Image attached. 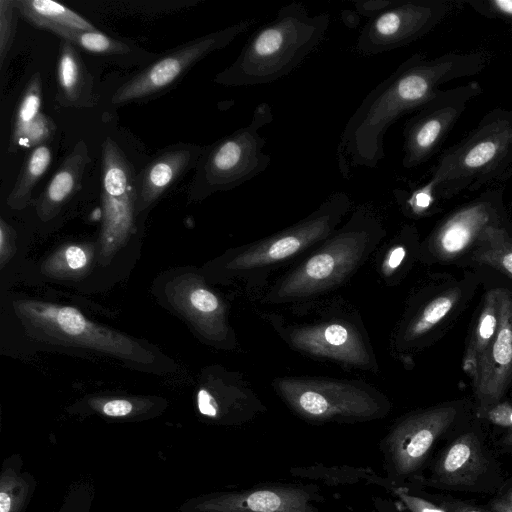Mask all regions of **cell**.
Segmentation results:
<instances>
[{
  "instance_id": "cell-1",
  "label": "cell",
  "mask_w": 512,
  "mask_h": 512,
  "mask_svg": "<svg viewBox=\"0 0 512 512\" xmlns=\"http://www.w3.org/2000/svg\"><path fill=\"white\" fill-rule=\"evenodd\" d=\"M486 51H451L434 58L415 53L374 87L349 118L339 154L351 165L375 168L383 160L384 136L404 115L416 112L455 79L481 73L489 64Z\"/></svg>"
},
{
  "instance_id": "cell-2",
  "label": "cell",
  "mask_w": 512,
  "mask_h": 512,
  "mask_svg": "<svg viewBox=\"0 0 512 512\" xmlns=\"http://www.w3.org/2000/svg\"><path fill=\"white\" fill-rule=\"evenodd\" d=\"M329 24L328 13L311 15L302 3L282 6L274 19L249 37L236 60L215 77V82L246 87L279 80L318 47Z\"/></svg>"
},
{
  "instance_id": "cell-3",
  "label": "cell",
  "mask_w": 512,
  "mask_h": 512,
  "mask_svg": "<svg viewBox=\"0 0 512 512\" xmlns=\"http://www.w3.org/2000/svg\"><path fill=\"white\" fill-rule=\"evenodd\" d=\"M512 173V108L487 112L477 126L445 150L431 171L439 199L473 192Z\"/></svg>"
},
{
  "instance_id": "cell-4",
  "label": "cell",
  "mask_w": 512,
  "mask_h": 512,
  "mask_svg": "<svg viewBox=\"0 0 512 512\" xmlns=\"http://www.w3.org/2000/svg\"><path fill=\"white\" fill-rule=\"evenodd\" d=\"M384 235L379 220L359 209L319 251L287 275L272 292L274 301L296 300L331 288L347 277Z\"/></svg>"
},
{
  "instance_id": "cell-5",
  "label": "cell",
  "mask_w": 512,
  "mask_h": 512,
  "mask_svg": "<svg viewBox=\"0 0 512 512\" xmlns=\"http://www.w3.org/2000/svg\"><path fill=\"white\" fill-rule=\"evenodd\" d=\"M14 310L25 332L38 341L92 349L138 364L154 360L137 341L91 321L75 307L22 300L14 303Z\"/></svg>"
},
{
  "instance_id": "cell-6",
  "label": "cell",
  "mask_w": 512,
  "mask_h": 512,
  "mask_svg": "<svg viewBox=\"0 0 512 512\" xmlns=\"http://www.w3.org/2000/svg\"><path fill=\"white\" fill-rule=\"evenodd\" d=\"M275 389L288 408L312 424L359 423L384 418L390 404L363 384L323 378H281Z\"/></svg>"
},
{
  "instance_id": "cell-7",
  "label": "cell",
  "mask_w": 512,
  "mask_h": 512,
  "mask_svg": "<svg viewBox=\"0 0 512 512\" xmlns=\"http://www.w3.org/2000/svg\"><path fill=\"white\" fill-rule=\"evenodd\" d=\"M273 120L271 106L258 104L250 122L206 149L198 168L196 188L202 196L240 186L264 172L271 161L263 151L259 130Z\"/></svg>"
},
{
  "instance_id": "cell-8",
  "label": "cell",
  "mask_w": 512,
  "mask_h": 512,
  "mask_svg": "<svg viewBox=\"0 0 512 512\" xmlns=\"http://www.w3.org/2000/svg\"><path fill=\"white\" fill-rule=\"evenodd\" d=\"M350 206L351 200L346 193L331 194L301 221L236 253L228 261L227 269L244 272L264 268L327 240L336 231Z\"/></svg>"
},
{
  "instance_id": "cell-9",
  "label": "cell",
  "mask_w": 512,
  "mask_h": 512,
  "mask_svg": "<svg viewBox=\"0 0 512 512\" xmlns=\"http://www.w3.org/2000/svg\"><path fill=\"white\" fill-rule=\"evenodd\" d=\"M464 1L397 0L369 19L361 30L355 50L362 56H374L406 46L431 32Z\"/></svg>"
},
{
  "instance_id": "cell-10",
  "label": "cell",
  "mask_w": 512,
  "mask_h": 512,
  "mask_svg": "<svg viewBox=\"0 0 512 512\" xmlns=\"http://www.w3.org/2000/svg\"><path fill=\"white\" fill-rule=\"evenodd\" d=\"M456 414L455 407L440 406L412 413L395 423L379 443L385 477L393 484H403L415 475Z\"/></svg>"
},
{
  "instance_id": "cell-11",
  "label": "cell",
  "mask_w": 512,
  "mask_h": 512,
  "mask_svg": "<svg viewBox=\"0 0 512 512\" xmlns=\"http://www.w3.org/2000/svg\"><path fill=\"white\" fill-rule=\"evenodd\" d=\"M136 181L122 150L110 138L102 146L103 222L99 259L107 264L127 243L134 231Z\"/></svg>"
},
{
  "instance_id": "cell-12",
  "label": "cell",
  "mask_w": 512,
  "mask_h": 512,
  "mask_svg": "<svg viewBox=\"0 0 512 512\" xmlns=\"http://www.w3.org/2000/svg\"><path fill=\"white\" fill-rule=\"evenodd\" d=\"M483 89L477 81L442 89L406 122L402 165L415 168L428 161L440 148L470 101Z\"/></svg>"
},
{
  "instance_id": "cell-13",
  "label": "cell",
  "mask_w": 512,
  "mask_h": 512,
  "mask_svg": "<svg viewBox=\"0 0 512 512\" xmlns=\"http://www.w3.org/2000/svg\"><path fill=\"white\" fill-rule=\"evenodd\" d=\"M256 19L241 20L222 30L197 38L162 56L130 80L122 84L112 96L113 104H124L144 99L168 88L194 64L229 45L237 36L249 30Z\"/></svg>"
},
{
  "instance_id": "cell-14",
  "label": "cell",
  "mask_w": 512,
  "mask_h": 512,
  "mask_svg": "<svg viewBox=\"0 0 512 512\" xmlns=\"http://www.w3.org/2000/svg\"><path fill=\"white\" fill-rule=\"evenodd\" d=\"M324 497L315 484L272 483L192 497L180 512H320Z\"/></svg>"
},
{
  "instance_id": "cell-15",
  "label": "cell",
  "mask_w": 512,
  "mask_h": 512,
  "mask_svg": "<svg viewBox=\"0 0 512 512\" xmlns=\"http://www.w3.org/2000/svg\"><path fill=\"white\" fill-rule=\"evenodd\" d=\"M501 189H489L447 216L434 231L430 245L443 260H451L476 244L483 231L502 223Z\"/></svg>"
},
{
  "instance_id": "cell-16",
  "label": "cell",
  "mask_w": 512,
  "mask_h": 512,
  "mask_svg": "<svg viewBox=\"0 0 512 512\" xmlns=\"http://www.w3.org/2000/svg\"><path fill=\"white\" fill-rule=\"evenodd\" d=\"M512 378V295L499 292V325L472 379L481 412L497 404Z\"/></svg>"
},
{
  "instance_id": "cell-17",
  "label": "cell",
  "mask_w": 512,
  "mask_h": 512,
  "mask_svg": "<svg viewBox=\"0 0 512 512\" xmlns=\"http://www.w3.org/2000/svg\"><path fill=\"white\" fill-rule=\"evenodd\" d=\"M170 303L209 340L222 341L228 335L225 307L220 298L195 275H181L167 286Z\"/></svg>"
},
{
  "instance_id": "cell-18",
  "label": "cell",
  "mask_w": 512,
  "mask_h": 512,
  "mask_svg": "<svg viewBox=\"0 0 512 512\" xmlns=\"http://www.w3.org/2000/svg\"><path fill=\"white\" fill-rule=\"evenodd\" d=\"M289 340L295 348L310 355L360 367L371 364L363 339L346 324L330 322L301 327L290 332Z\"/></svg>"
},
{
  "instance_id": "cell-19",
  "label": "cell",
  "mask_w": 512,
  "mask_h": 512,
  "mask_svg": "<svg viewBox=\"0 0 512 512\" xmlns=\"http://www.w3.org/2000/svg\"><path fill=\"white\" fill-rule=\"evenodd\" d=\"M196 401L199 414L218 425H241L266 410L250 390L235 385L203 387Z\"/></svg>"
},
{
  "instance_id": "cell-20",
  "label": "cell",
  "mask_w": 512,
  "mask_h": 512,
  "mask_svg": "<svg viewBox=\"0 0 512 512\" xmlns=\"http://www.w3.org/2000/svg\"><path fill=\"white\" fill-rule=\"evenodd\" d=\"M206 149L174 148L152 160L137 180L136 210L140 212L157 201L187 168L201 159Z\"/></svg>"
},
{
  "instance_id": "cell-21",
  "label": "cell",
  "mask_w": 512,
  "mask_h": 512,
  "mask_svg": "<svg viewBox=\"0 0 512 512\" xmlns=\"http://www.w3.org/2000/svg\"><path fill=\"white\" fill-rule=\"evenodd\" d=\"M485 467L486 459L477 437L466 433L455 439L437 459L429 483L443 487L470 486Z\"/></svg>"
},
{
  "instance_id": "cell-22",
  "label": "cell",
  "mask_w": 512,
  "mask_h": 512,
  "mask_svg": "<svg viewBox=\"0 0 512 512\" xmlns=\"http://www.w3.org/2000/svg\"><path fill=\"white\" fill-rule=\"evenodd\" d=\"M89 162L88 148L80 141L64 159L37 200L36 210L42 220L54 217L66 201L80 189Z\"/></svg>"
},
{
  "instance_id": "cell-23",
  "label": "cell",
  "mask_w": 512,
  "mask_h": 512,
  "mask_svg": "<svg viewBox=\"0 0 512 512\" xmlns=\"http://www.w3.org/2000/svg\"><path fill=\"white\" fill-rule=\"evenodd\" d=\"M58 101L65 106L88 105L92 82L73 44L62 40L58 66Z\"/></svg>"
},
{
  "instance_id": "cell-24",
  "label": "cell",
  "mask_w": 512,
  "mask_h": 512,
  "mask_svg": "<svg viewBox=\"0 0 512 512\" xmlns=\"http://www.w3.org/2000/svg\"><path fill=\"white\" fill-rule=\"evenodd\" d=\"M36 488L20 455L6 457L0 472V512H25Z\"/></svg>"
},
{
  "instance_id": "cell-25",
  "label": "cell",
  "mask_w": 512,
  "mask_h": 512,
  "mask_svg": "<svg viewBox=\"0 0 512 512\" xmlns=\"http://www.w3.org/2000/svg\"><path fill=\"white\" fill-rule=\"evenodd\" d=\"M19 14L39 28L94 31L95 27L68 7L51 0H15Z\"/></svg>"
},
{
  "instance_id": "cell-26",
  "label": "cell",
  "mask_w": 512,
  "mask_h": 512,
  "mask_svg": "<svg viewBox=\"0 0 512 512\" xmlns=\"http://www.w3.org/2000/svg\"><path fill=\"white\" fill-rule=\"evenodd\" d=\"M290 475L295 478L319 481L327 485H352L357 483L373 484L388 490L391 482L374 470L367 467L350 465L313 464L296 466L290 469Z\"/></svg>"
},
{
  "instance_id": "cell-27",
  "label": "cell",
  "mask_w": 512,
  "mask_h": 512,
  "mask_svg": "<svg viewBox=\"0 0 512 512\" xmlns=\"http://www.w3.org/2000/svg\"><path fill=\"white\" fill-rule=\"evenodd\" d=\"M499 292L500 289H494L486 293L482 311L463 359V369L472 379L482 354L493 341L498 329Z\"/></svg>"
},
{
  "instance_id": "cell-28",
  "label": "cell",
  "mask_w": 512,
  "mask_h": 512,
  "mask_svg": "<svg viewBox=\"0 0 512 512\" xmlns=\"http://www.w3.org/2000/svg\"><path fill=\"white\" fill-rule=\"evenodd\" d=\"M474 260L494 267L512 278V238L502 223L487 227L478 241Z\"/></svg>"
},
{
  "instance_id": "cell-29",
  "label": "cell",
  "mask_w": 512,
  "mask_h": 512,
  "mask_svg": "<svg viewBox=\"0 0 512 512\" xmlns=\"http://www.w3.org/2000/svg\"><path fill=\"white\" fill-rule=\"evenodd\" d=\"M51 158V149L48 145L43 144L33 148L7 198V205L10 208L19 210L27 206L32 190L48 169Z\"/></svg>"
},
{
  "instance_id": "cell-30",
  "label": "cell",
  "mask_w": 512,
  "mask_h": 512,
  "mask_svg": "<svg viewBox=\"0 0 512 512\" xmlns=\"http://www.w3.org/2000/svg\"><path fill=\"white\" fill-rule=\"evenodd\" d=\"M87 408L111 419L138 420L159 413L162 407L149 399L93 398Z\"/></svg>"
},
{
  "instance_id": "cell-31",
  "label": "cell",
  "mask_w": 512,
  "mask_h": 512,
  "mask_svg": "<svg viewBox=\"0 0 512 512\" xmlns=\"http://www.w3.org/2000/svg\"><path fill=\"white\" fill-rule=\"evenodd\" d=\"M92 257L93 249L89 245L63 246L43 263L42 270L52 277L80 276L88 269Z\"/></svg>"
},
{
  "instance_id": "cell-32",
  "label": "cell",
  "mask_w": 512,
  "mask_h": 512,
  "mask_svg": "<svg viewBox=\"0 0 512 512\" xmlns=\"http://www.w3.org/2000/svg\"><path fill=\"white\" fill-rule=\"evenodd\" d=\"M459 297L460 291L451 289L433 298L410 322L405 340H415L430 331L451 312Z\"/></svg>"
},
{
  "instance_id": "cell-33",
  "label": "cell",
  "mask_w": 512,
  "mask_h": 512,
  "mask_svg": "<svg viewBox=\"0 0 512 512\" xmlns=\"http://www.w3.org/2000/svg\"><path fill=\"white\" fill-rule=\"evenodd\" d=\"M49 31L62 38V40L69 41L86 51L107 54H123L129 51V47L125 43L97 30L79 31L66 28H51Z\"/></svg>"
},
{
  "instance_id": "cell-34",
  "label": "cell",
  "mask_w": 512,
  "mask_h": 512,
  "mask_svg": "<svg viewBox=\"0 0 512 512\" xmlns=\"http://www.w3.org/2000/svg\"><path fill=\"white\" fill-rule=\"evenodd\" d=\"M394 195L402 209L415 217L432 214L437 208V201L440 200L431 179L410 191L396 189Z\"/></svg>"
},
{
  "instance_id": "cell-35",
  "label": "cell",
  "mask_w": 512,
  "mask_h": 512,
  "mask_svg": "<svg viewBox=\"0 0 512 512\" xmlns=\"http://www.w3.org/2000/svg\"><path fill=\"white\" fill-rule=\"evenodd\" d=\"M42 98V80L39 73L32 76L16 110L11 138L20 134L39 115Z\"/></svg>"
},
{
  "instance_id": "cell-36",
  "label": "cell",
  "mask_w": 512,
  "mask_h": 512,
  "mask_svg": "<svg viewBox=\"0 0 512 512\" xmlns=\"http://www.w3.org/2000/svg\"><path fill=\"white\" fill-rule=\"evenodd\" d=\"M56 126L51 118L43 113L20 134L11 138V143L16 147L31 148L46 144L55 133Z\"/></svg>"
},
{
  "instance_id": "cell-37",
  "label": "cell",
  "mask_w": 512,
  "mask_h": 512,
  "mask_svg": "<svg viewBox=\"0 0 512 512\" xmlns=\"http://www.w3.org/2000/svg\"><path fill=\"white\" fill-rule=\"evenodd\" d=\"M19 11L15 0H0V66L12 46L15 38Z\"/></svg>"
},
{
  "instance_id": "cell-38",
  "label": "cell",
  "mask_w": 512,
  "mask_h": 512,
  "mask_svg": "<svg viewBox=\"0 0 512 512\" xmlns=\"http://www.w3.org/2000/svg\"><path fill=\"white\" fill-rule=\"evenodd\" d=\"M94 497V485L88 480H79L68 489L57 512H90Z\"/></svg>"
},
{
  "instance_id": "cell-39",
  "label": "cell",
  "mask_w": 512,
  "mask_h": 512,
  "mask_svg": "<svg viewBox=\"0 0 512 512\" xmlns=\"http://www.w3.org/2000/svg\"><path fill=\"white\" fill-rule=\"evenodd\" d=\"M388 491L408 512H447L441 505H437L426 498L413 493L403 484H391Z\"/></svg>"
},
{
  "instance_id": "cell-40",
  "label": "cell",
  "mask_w": 512,
  "mask_h": 512,
  "mask_svg": "<svg viewBox=\"0 0 512 512\" xmlns=\"http://www.w3.org/2000/svg\"><path fill=\"white\" fill-rule=\"evenodd\" d=\"M478 14L512 24V0H464Z\"/></svg>"
},
{
  "instance_id": "cell-41",
  "label": "cell",
  "mask_w": 512,
  "mask_h": 512,
  "mask_svg": "<svg viewBox=\"0 0 512 512\" xmlns=\"http://www.w3.org/2000/svg\"><path fill=\"white\" fill-rule=\"evenodd\" d=\"M397 0H357L354 1L355 12L361 17L365 16L372 19L390 7H392Z\"/></svg>"
},
{
  "instance_id": "cell-42",
  "label": "cell",
  "mask_w": 512,
  "mask_h": 512,
  "mask_svg": "<svg viewBox=\"0 0 512 512\" xmlns=\"http://www.w3.org/2000/svg\"><path fill=\"white\" fill-rule=\"evenodd\" d=\"M486 416L495 425L512 427V405L508 402L495 404L486 411Z\"/></svg>"
},
{
  "instance_id": "cell-43",
  "label": "cell",
  "mask_w": 512,
  "mask_h": 512,
  "mask_svg": "<svg viewBox=\"0 0 512 512\" xmlns=\"http://www.w3.org/2000/svg\"><path fill=\"white\" fill-rule=\"evenodd\" d=\"M12 236L13 231L11 227L3 220H0V260L3 267L5 262L12 255Z\"/></svg>"
},
{
  "instance_id": "cell-44",
  "label": "cell",
  "mask_w": 512,
  "mask_h": 512,
  "mask_svg": "<svg viewBox=\"0 0 512 512\" xmlns=\"http://www.w3.org/2000/svg\"><path fill=\"white\" fill-rule=\"evenodd\" d=\"M406 255V250L402 245H398L393 247V249L387 255L383 270L386 275L393 272L398 266L402 263L404 257Z\"/></svg>"
},
{
  "instance_id": "cell-45",
  "label": "cell",
  "mask_w": 512,
  "mask_h": 512,
  "mask_svg": "<svg viewBox=\"0 0 512 512\" xmlns=\"http://www.w3.org/2000/svg\"><path fill=\"white\" fill-rule=\"evenodd\" d=\"M494 512H512V489L491 503Z\"/></svg>"
},
{
  "instance_id": "cell-46",
  "label": "cell",
  "mask_w": 512,
  "mask_h": 512,
  "mask_svg": "<svg viewBox=\"0 0 512 512\" xmlns=\"http://www.w3.org/2000/svg\"><path fill=\"white\" fill-rule=\"evenodd\" d=\"M447 512H486L479 508L460 504V503H446L441 505Z\"/></svg>"
},
{
  "instance_id": "cell-47",
  "label": "cell",
  "mask_w": 512,
  "mask_h": 512,
  "mask_svg": "<svg viewBox=\"0 0 512 512\" xmlns=\"http://www.w3.org/2000/svg\"><path fill=\"white\" fill-rule=\"evenodd\" d=\"M374 506L378 512H398L397 506L389 499L375 498Z\"/></svg>"
},
{
  "instance_id": "cell-48",
  "label": "cell",
  "mask_w": 512,
  "mask_h": 512,
  "mask_svg": "<svg viewBox=\"0 0 512 512\" xmlns=\"http://www.w3.org/2000/svg\"><path fill=\"white\" fill-rule=\"evenodd\" d=\"M341 17L344 24L350 28L358 26L360 21V16L356 12L350 10L342 11Z\"/></svg>"
},
{
  "instance_id": "cell-49",
  "label": "cell",
  "mask_w": 512,
  "mask_h": 512,
  "mask_svg": "<svg viewBox=\"0 0 512 512\" xmlns=\"http://www.w3.org/2000/svg\"><path fill=\"white\" fill-rule=\"evenodd\" d=\"M502 443L506 446L512 447V427L508 429L507 433L502 438Z\"/></svg>"
}]
</instances>
